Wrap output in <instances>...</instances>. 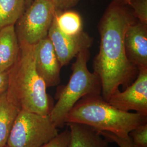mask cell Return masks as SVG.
I'll list each match as a JSON object with an SVG mask.
<instances>
[{
	"mask_svg": "<svg viewBox=\"0 0 147 147\" xmlns=\"http://www.w3.org/2000/svg\"><path fill=\"white\" fill-rule=\"evenodd\" d=\"M70 137V131L67 129L41 147H68Z\"/></svg>",
	"mask_w": 147,
	"mask_h": 147,
	"instance_id": "19",
	"label": "cell"
},
{
	"mask_svg": "<svg viewBox=\"0 0 147 147\" xmlns=\"http://www.w3.org/2000/svg\"><path fill=\"white\" fill-rule=\"evenodd\" d=\"M25 1H26V7H27L28 6L30 5L33 0H25Z\"/></svg>",
	"mask_w": 147,
	"mask_h": 147,
	"instance_id": "23",
	"label": "cell"
},
{
	"mask_svg": "<svg viewBox=\"0 0 147 147\" xmlns=\"http://www.w3.org/2000/svg\"><path fill=\"white\" fill-rule=\"evenodd\" d=\"M136 147H147V123L137 126L129 134Z\"/></svg>",
	"mask_w": 147,
	"mask_h": 147,
	"instance_id": "16",
	"label": "cell"
},
{
	"mask_svg": "<svg viewBox=\"0 0 147 147\" xmlns=\"http://www.w3.org/2000/svg\"><path fill=\"white\" fill-rule=\"evenodd\" d=\"M136 19L127 6L112 1L98 24L100 47L93 69L100 80L101 95L107 101L119 86L126 88L137 75L138 69L128 60L124 47L125 33Z\"/></svg>",
	"mask_w": 147,
	"mask_h": 147,
	"instance_id": "1",
	"label": "cell"
},
{
	"mask_svg": "<svg viewBox=\"0 0 147 147\" xmlns=\"http://www.w3.org/2000/svg\"><path fill=\"white\" fill-rule=\"evenodd\" d=\"M89 57V50L78 54L72 65V73L68 84L57 90V101L49 116L58 128L65 125L67 115L81 99L88 95H101L100 79L95 73L90 72L87 67Z\"/></svg>",
	"mask_w": 147,
	"mask_h": 147,
	"instance_id": "4",
	"label": "cell"
},
{
	"mask_svg": "<svg viewBox=\"0 0 147 147\" xmlns=\"http://www.w3.org/2000/svg\"><path fill=\"white\" fill-rule=\"evenodd\" d=\"M9 147V146H7V145H6V146H5V147Z\"/></svg>",
	"mask_w": 147,
	"mask_h": 147,
	"instance_id": "24",
	"label": "cell"
},
{
	"mask_svg": "<svg viewBox=\"0 0 147 147\" xmlns=\"http://www.w3.org/2000/svg\"><path fill=\"white\" fill-rule=\"evenodd\" d=\"M20 44L14 25L5 27L0 31V71L8 73L19 55Z\"/></svg>",
	"mask_w": 147,
	"mask_h": 147,
	"instance_id": "12",
	"label": "cell"
},
{
	"mask_svg": "<svg viewBox=\"0 0 147 147\" xmlns=\"http://www.w3.org/2000/svg\"><path fill=\"white\" fill-rule=\"evenodd\" d=\"M132 0H112V2L121 5H129Z\"/></svg>",
	"mask_w": 147,
	"mask_h": 147,
	"instance_id": "22",
	"label": "cell"
},
{
	"mask_svg": "<svg viewBox=\"0 0 147 147\" xmlns=\"http://www.w3.org/2000/svg\"><path fill=\"white\" fill-rule=\"evenodd\" d=\"M34 58V45L20 44L18 57L8 71L7 97L20 110L49 115L54 105L37 73Z\"/></svg>",
	"mask_w": 147,
	"mask_h": 147,
	"instance_id": "2",
	"label": "cell"
},
{
	"mask_svg": "<svg viewBox=\"0 0 147 147\" xmlns=\"http://www.w3.org/2000/svg\"><path fill=\"white\" fill-rule=\"evenodd\" d=\"M55 18L59 29L65 34L73 35L83 31L82 18L76 11H56Z\"/></svg>",
	"mask_w": 147,
	"mask_h": 147,
	"instance_id": "15",
	"label": "cell"
},
{
	"mask_svg": "<svg viewBox=\"0 0 147 147\" xmlns=\"http://www.w3.org/2000/svg\"><path fill=\"white\" fill-rule=\"evenodd\" d=\"M55 12L51 0H33L14 25L19 44L33 45L47 37Z\"/></svg>",
	"mask_w": 147,
	"mask_h": 147,
	"instance_id": "6",
	"label": "cell"
},
{
	"mask_svg": "<svg viewBox=\"0 0 147 147\" xmlns=\"http://www.w3.org/2000/svg\"><path fill=\"white\" fill-rule=\"evenodd\" d=\"M55 7L56 11H58L69 10L77 5L81 0H51Z\"/></svg>",
	"mask_w": 147,
	"mask_h": 147,
	"instance_id": "20",
	"label": "cell"
},
{
	"mask_svg": "<svg viewBox=\"0 0 147 147\" xmlns=\"http://www.w3.org/2000/svg\"><path fill=\"white\" fill-rule=\"evenodd\" d=\"M70 137L68 147H107L109 141L90 126L69 123Z\"/></svg>",
	"mask_w": 147,
	"mask_h": 147,
	"instance_id": "11",
	"label": "cell"
},
{
	"mask_svg": "<svg viewBox=\"0 0 147 147\" xmlns=\"http://www.w3.org/2000/svg\"><path fill=\"white\" fill-rule=\"evenodd\" d=\"M8 83V73L0 71V95L7 91Z\"/></svg>",
	"mask_w": 147,
	"mask_h": 147,
	"instance_id": "21",
	"label": "cell"
},
{
	"mask_svg": "<svg viewBox=\"0 0 147 147\" xmlns=\"http://www.w3.org/2000/svg\"><path fill=\"white\" fill-rule=\"evenodd\" d=\"M26 8L25 0H0V31L15 25Z\"/></svg>",
	"mask_w": 147,
	"mask_h": 147,
	"instance_id": "14",
	"label": "cell"
},
{
	"mask_svg": "<svg viewBox=\"0 0 147 147\" xmlns=\"http://www.w3.org/2000/svg\"><path fill=\"white\" fill-rule=\"evenodd\" d=\"M75 123L98 132L125 136L137 126L147 123V116L119 110L101 95L86 96L75 104L65 118V124Z\"/></svg>",
	"mask_w": 147,
	"mask_h": 147,
	"instance_id": "3",
	"label": "cell"
},
{
	"mask_svg": "<svg viewBox=\"0 0 147 147\" xmlns=\"http://www.w3.org/2000/svg\"><path fill=\"white\" fill-rule=\"evenodd\" d=\"M47 37L53 44L62 67L68 65L79 53L89 50L93 44V38L86 32L82 31L73 35L63 33L59 29L55 16Z\"/></svg>",
	"mask_w": 147,
	"mask_h": 147,
	"instance_id": "7",
	"label": "cell"
},
{
	"mask_svg": "<svg viewBox=\"0 0 147 147\" xmlns=\"http://www.w3.org/2000/svg\"><path fill=\"white\" fill-rule=\"evenodd\" d=\"M20 110L8 100L6 92L0 95V147L7 145L11 130Z\"/></svg>",
	"mask_w": 147,
	"mask_h": 147,
	"instance_id": "13",
	"label": "cell"
},
{
	"mask_svg": "<svg viewBox=\"0 0 147 147\" xmlns=\"http://www.w3.org/2000/svg\"><path fill=\"white\" fill-rule=\"evenodd\" d=\"M136 77L124 91L116 90L107 101L119 110L147 116V68L139 69Z\"/></svg>",
	"mask_w": 147,
	"mask_h": 147,
	"instance_id": "8",
	"label": "cell"
},
{
	"mask_svg": "<svg viewBox=\"0 0 147 147\" xmlns=\"http://www.w3.org/2000/svg\"><path fill=\"white\" fill-rule=\"evenodd\" d=\"M124 47L129 62L138 70L147 68V24L135 21L124 36Z\"/></svg>",
	"mask_w": 147,
	"mask_h": 147,
	"instance_id": "10",
	"label": "cell"
},
{
	"mask_svg": "<svg viewBox=\"0 0 147 147\" xmlns=\"http://www.w3.org/2000/svg\"><path fill=\"white\" fill-rule=\"evenodd\" d=\"M58 134L49 115L21 110L16 118L7 145L9 147H41Z\"/></svg>",
	"mask_w": 147,
	"mask_h": 147,
	"instance_id": "5",
	"label": "cell"
},
{
	"mask_svg": "<svg viewBox=\"0 0 147 147\" xmlns=\"http://www.w3.org/2000/svg\"><path fill=\"white\" fill-rule=\"evenodd\" d=\"M100 135L104 137L109 142H115L119 147H136L133 144L129 135L125 136H118L108 132H98Z\"/></svg>",
	"mask_w": 147,
	"mask_h": 147,
	"instance_id": "18",
	"label": "cell"
},
{
	"mask_svg": "<svg viewBox=\"0 0 147 147\" xmlns=\"http://www.w3.org/2000/svg\"><path fill=\"white\" fill-rule=\"evenodd\" d=\"M134 17L140 22L147 24V0H132L129 5Z\"/></svg>",
	"mask_w": 147,
	"mask_h": 147,
	"instance_id": "17",
	"label": "cell"
},
{
	"mask_svg": "<svg viewBox=\"0 0 147 147\" xmlns=\"http://www.w3.org/2000/svg\"><path fill=\"white\" fill-rule=\"evenodd\" d=\"M34 57L37 73L47 87L58 86L61 82L60 72L62 67L48 37L34 45Z\"/></svg>",
	"mask_w": 147,
	"mask_h": 147,
	"instance_id": "9",
	"label": "cell"
}]
</instances>
